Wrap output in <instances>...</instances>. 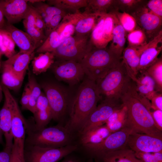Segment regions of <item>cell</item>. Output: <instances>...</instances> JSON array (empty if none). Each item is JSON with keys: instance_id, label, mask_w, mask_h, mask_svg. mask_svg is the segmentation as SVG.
<instances>
[{"instance_id": "obj_3", "label": "cell", "mask_w": 162, "mask_h": 162, "mask_svg": "<svg viewBox=\"0 0 162 162\" xmlns=\"http://www.w3.org/2000/svg\"><path fill=\"white\" fill-rule=\"evenodd\" d=\"M26 141L29 146L58 148L72 144V133L61 125L39 128L26 121Z\"/></svg>"}, {"instance_id": "obj_12", "label": "cell", "mask_w": 162, "mask_h": 162, "mask_svg": "<svg viewBox=\"0 0 162 162\" xmlns=\"http://www.w3.org/2000/svg\"><path fill=\"white\" fill-rule=\"evenodd\" d=\"M50 68L57 79L72 86L80 82L85 75L80 63L74 61L56 60Z\"/></svg>"}, {"instance_id": "obj_34", "label": "cell", "mask_w": 162, "mask_h": 162, "mask_svg": "<svg viewBox=\"0 0 162 162\" xmlns=\"http://www.w3.org/2000/svg\"><path fill=\"white\" fill-rule=\"evenodd\" d=\"M62 43L59 35L56 29L50 33L42 44L36 49V52L38 53L52 52Z\"/></svg>"}, {"instance_id": "obj_1", "label": "cell", "mask_w": 162, "mask_h": 162, "mask_svg": "<svg viewBox=\"0 0 162 162\" xmlns=\"http://www.w3.org/2000/svg\"><path fill=\"white\" fill-rule=\"evenodd\" d=\"M145 99L138 93L132 80L120 98L125 110L124 127L130 129L132 133L162 138V131L156 127L150 111L142 102Z\"/></svg>"}, {"instance_id": "obj_8", "label": "cell", "mask_w": 162, "mask_h": 162, "mask_svg": "<svg viewBox=\"0 0 162 162\" xmlns=\"http://www.w3.org/2000/svg\"><path fill=\"white\" fill-rule=\"evenodd\" d=\"M41 87L48 100L52 119L60 120L65 115L69 106L68 92L62 86L52 82L44 83Z\"/></svg>"}, {"instance_id": "obj_32", "label": "cell", "mask_w": 162, "mask_h": 162, "mask_svg": "<svg viewBox=\"0 0 162 162\" xmlns=\"http://www.w3.org/2000/svg\"><path fill=\"white\" fill-rule=\"evenodd\" d=\"M27 85L30 91V98L27 110L34 114L36 111L38 100L42 92L40 86L35 77L30 72L28 73Z\"/></svg>"}, {"instance_id": "obj_42", "label": "cell", "mask_w": 162, "mask_h": 162, "mask_svg": "<svg viewBox=\"0 0 162 162\" xmlns=\"http://www.w3.org/2000/svg\"><path fill=\"white\" fill-rule=\"evenodd\" d=\"M58 32L62 43L75 33L74 26L70 22L62 20L56 29Z\"/></svg>"}, {"instance_id": "obj_21", "label": "cell", "mask_w": 162, "mask_h": 162, "mask_svg": "<svg viewBox=\"0 0 162 162\" xmlns=\"http://www.w3.org/2000/svg\"><path fill=\"white\" fill-rule=\"evenodd\" d=\"M34 56V52L20 51L2 62V64L7 66L16 74L24 77L29 64Z\"/></svg>"}, {"instance_id": "obj_22", "label": "cell", "mask_w": 162, "mask_h": 162, "mask_svg": "<svg viewBox=\"0 0 162 162\" xmlns=\"http://www.w3.org/2000/svg\"><path fill=\"white\" fill-rule=\"evenodd\" d=\"M112 14L114 19V27L112 32V42L108 47L118 56L122 57V55L124 49L127 33L119 22L116 15Z\"/></svg>"}, {"instance_id": "obj_30", "label": "cell", "mask_w": 162, "mask_h": 162, "mask_svg": "<svg viewBox=\"0 0 162 162\" xmlns=\"http://www.w3.org/2000/svg\"><path fill=\"white\" fill-rule=\"evenodd\" d=\"M104 14H101L98 18L97 23L90 34L91 43L93 46L96 48H105L108 44L104 36Z\"/></svg>"}, {"instance_id": "obj_56", "label": "cell", "mask_w": 162, "mask_h": 162, "mask_svg": "<svg viewBox=\"0 0 162 162\" xmlns=\"http://www.w3.org/2000/svg\"><path fill=\"white\" fill-rule=\"evenodd\" d=\"M3 94L2 87V85H0V103L2 101V99Z\"/></svg>"}, {"instance_id": "obj_16", "label": "cell", "mask_w": 162, "mask_h": 162, "mask_svg": "<svg viewBox=\"0 0 162 162\" xmlns=\"http://www.w3.org/2000/svg\"><path fill=\"white\" fill-rule=\"evenodd\" d=\"M127 146L134 152H162V138L132 133L128 137Z\"/></svg>"}, {"instance_id": "obj_6", "label": "cell", "mask_w": 162, "mask_h": 162, "mask_svg": "<svg viewBox=\"0 0 162 162\" xmlns=\"http://www.w3.org/2000/svg\"><path fill=\"white\" fill-rule=\"evenodd\" d=\"M90 34L71 36L52 52L56 60H73L80 62L92 49Z\"/></svg>"}, {"instance_id": "obj_31", "label": "cell", "mask_w": 162, "mask_h": 162, "mask_svg": "<svg viewBox=\"0 0 162 162\" xmlns=\"http://www.w3.org/2000/svg\"><path fill=\"white\" fill-rule=\"evenodd\" d=\"M46 3L65 11L69 10L74 13L82 8L86 7L88 0H50L46 1Z\"/></svg>"}, {"instance_id": "obj_36", "label": "cell", "mask_w": 162, "mask_h": 162, "mask_svg": "<svg viewBox=\"0 0 162 162\" xmlns=\"http://www.w3.org/2000/svg\"><path fill=\"white\" fill-rule=\"evenodd\" d=\"M45 1H28L29 4L39 11L45 13L47 15L54 16L62 14L66 15V11L56 7L51 6L45 2Z\"/></svg>"}, {"instance_id": "obj_10", "label": "cell", "mask_w": 162, "mask_h": 162, "mask_svg": "<svg viewBox=\"0 0 162 162\" xmlns=\"http://www.w3.org/2000/svg\"><path fill=\"white\" fill-rule=\"evenodd\" d=\"M146 3L130 14L135 19L138 26L144 32L149 42L162 30V19L146 7Z\"/></svg>"}, {"instance_id": "obj_27", "label": "cell", "mask_w": 162, "mask_h": 162, "mask_svg": "<svg viewBox=\"0 0 162 162\" xmlns=\"http://www.w3.org/2000/svg\"><path fill=\"white\" fill-rule=\"evenodd\" d=\"M102 160L103 162H142L128 146L107 154Z\"/></svg>"}, {"instance_id": "obj_26", "label": "cell", "mask_w": 162, "mask_h": 162, "mask_svg": "<svg viewBox=\"0 0 162 162\" xmlns=\"http://www.w3.org/2000/svg\"><path fill=\"white\" fill-rule=\"evenodd\" d=\"M55 56L52 52L39 53L34 56L32 61V70L34 74L38 75L46 72L55 61Z\"/></svg>"}, {"instance_id": "obj_14", "label": "cell", "mask_w": 162, "mask_h": 162, "mask_svg": "<svg viewBox=\"0 0 162 162\" xmlns=\"http://www.w3.org/2000/svg\"><path fill=\"white\" fill-rule=\"evenodd\" d=\"M100 14L86 10L83 12L78 10L72 13H68L62 20L74 26V35L84 36L91 34Z\"/></svg>"}, {"instance_id": "obj_55", "label": "cell", "mask_w": 162, "mask_h": 162, "mask_svg": "<svg viewBox=\"0 0 162 162\" xmlns=\"http://www.w3.org/2000/svg\"><path fill=\"white\" fill-rule=\"evenodd\" d=\"M3 135V132L0 128V144H4L2 138Z\"/></svg>"}, {"instance_id": "obj_44", "label": "cell", "mask_w": 162, "mask_h": 162, "mask_svg": "<svg viewBox=\"0 0 162 162\" xmlns=\"http://www.w3.org/2000/svg\"><path fill=\"white\" fill-rule=\"evenodd\" d=\"M135 154L142 162H162V152H135Z\"/></svg>"}, {"instance_id": "obj_25", "label": "cell", "mask_w": 162, "mask_h": 162, "mask_svg": "<svg viewBox=\"0 0 162 162\" xmlns=\"http://www.w3.org/2000/svg\"><path fill=\"white\" fill-rule=\"evenodd\" d=\"M134 82L138 93L149 100L157 92L155 90L154 81L146 71L141 73Z\"/></svg>"}, {"instance_id": "obj_19", "label": "cell", "mask_w": 162, "mask_h": 162, "mask_svg": "<svg viewBox=\"0 0 162 162\" xmlns=\"http://www.w3.org/2000/svg\"><path fill=\"white\" fill-rule=\"evenodd\" d=\"M162 50V30L147 44L142 53L138 68V74L145 71L158 59Z\"/></svg>"}, {"instance_id": "obj_13", "label": "cell", "mask_w": 162, "mask_h": 162, "mask_svg": "<svg viewBox=\"0 0 162 162\" xmlns=\"http://www.w3.org/2000/svg\"><path fill=\"white\" fill-rule=\"evenodd\" d=\"M4 101L0 110V128L2 131L5 141V148L12 149L13 138L11 132V122L13 103L14 98L9 89L2 85Z\"/></svg>"}, {"instance_id": "obj_48", "label": "cell", "mask_w": 162, "mask_h": 162, "mask_svg": "<svg viewBox=\"0 0 162 162\" xmlns=\"http://www.w3.org/2000/svg\"><path fill=\"white\" fill-rule=\"evenodd\" d=\"M157 128L162 131V110H152L150 112Z\"/></svg>"}, {"instance_id": "obj_35", "label": "cell", "mask_w": 162, "mask_h": 162, "mask_svg": "<svg viewBox=\"0 0 162 162\" xmlns=\"http://www.w3.org/2000/svg\"><path fill=\"white\" fill-rule=\"evenodd\" d=\"M154 81L155 90L162 93V58H158L157 61L145 71Z\"/></svg>"}, {"instance_id": "obj_29", "label": "cell", "mask_w": 162, "mask_h": 162, "mask_svg": "<svg viewBox=\"0 0 162 162\" xmlns=\"http://www.w3.org/2000/svg\"><path fill=\"white\" fill-rule=\"evenodd\" d=\"M1 67L2 84L8 89L15 91L18 90L22 85L24 76L14 73L5 65L2 64Z\"/></svg>"}, {"instance_id": "obj_24", "label": "cell", "mask_w": 162, "mask_h": 162, "mask_svg": "<svg viewBox=\"0 0 162 162\" xmlns=\"http://www.w3.org/2000/svg\"><path fill=\"white\" fill-rule=\"evenodd\" d=\"M29 4L30 8L23 20V23L26 32L36 42L39 47L44 43L47 37L44 32L40 31L36 27L33 10L32 6Z\"/></svg>"}, {"instance_id": "obj_37", "label": "cell", "mask_w": 162, "mask_h": 162, "mask_svg": "<svg viewBox=\"0 0 162 162\" xmlns=\"http://www.w3.org/2000/svg\"><path fill=\"white\" fill-rule=\"evenodd\" d=\"M15 44L5 32L0 30V54L8 58L16 53Z\"/></svg>"}, {"instance_id": "obj_52", "label": "cell", "mask_w": 162, "mask_h": 162, "mask_svg": "<svg viewBox=\"0 0 162 162\" xmlns=\"http://www.w3.org/2000/svg\"><path fill=\"white\" fill-rule=\"evenodd\" d=\"M12 149L4 148L0 152V162H10Z\"/></svg>"}, {"instance_id": "obj_46", "label": "cell", "mask_w": 162, "mask_h": 162, "mask_svg": "<svg viewBox=\"0 0 162 162\" xmlns=\"http://www.w3.org/2000/svg\"><path fill=\"white\" fill-rule=\"evenodd\" d=\"M146 6L154 14L162 19V0H148Z\"/></svg>"}, {"instance_id": "obj_11", "label": "cell", "mask_w": 162, "mask_h": 162, "mask_svg": "<svg viewBox=\"0 0 162 162\" xmlns=\"http://www.w3.org/2000/svg\"><path fill=\"white\" fill-rule=\"evenodd\" d=\"M90 114L84 124L79 131L81 134L96 127L104 124L115 111L122 107L121 101L102 99Z\"/></svg>"}, {"instance_id": "obj_50", "label": "cell", "mask_w": 162, "mask_h": 162, "mask_svg": "<svg viewBox=\"0 0 162 162\" xmlns=\"http://www.w3.org/2000/svg\"><path fill=\"white\" fill-rule=\"evenodd\" d=\"M30 98V91L27 85L23 92L20 101L22 109L27 110Z\"/></svg>"}, {"instance_id": "obj_49", "label": "cell", "mask_w": 162, "mask_h": 162, "mask_svg": "<svg viewBox=\"0 0 162 162\" xmlns=\"http://www.w3.org/2000/svg\"><path fill=\"white\" fill-rule=\"evenodd\" d=\"M30 5L32 6L33 10L35 24L36 27L40 30L44 32L45 25L41 16L35 8Z\"/></svg>"}, {"instance_id": "obj_15", "label": "cell", "mask_w": 162, "mask_h": 162, "mask_svg": "<svg viewBox=\"0 0 162 162\" xmlns=\"http://www.w3.org/2000/svg\"><path fill=\"white\" fill-rule=\"evenodd\" d=\"M26 120L22 115L17 103L14 100L12 116L11 132L13 138L12 149L24 154Z\"/></svg>"}, {"instance_id": "obj_4", "label": "cell", "mask_w": 162, "mask_h": 162, "mask_svg": "<svg viewBox=\"0 0 162 162\" xmlns=\"http://www.w3.org/2000/svg\"><path fill=\"white\" fill-rule=\"evenodd\" d=\"M122 58L108 47L93 46L80 63L86 77L96 83L117 65Z\"/></svg>"}, {"instance_id": "obj_40", "label": "cell", "mask_w": 162, "mask_h": 162, "mask_svg": "<svg viewBox=\"0 0 162 162\" xmlns=\"http://www.w3.org/2000/svg\"><path fill=\"white\" fill-rule=\"evenodd\" d=\"M146 0H116V6L118 10H120L129 14L140 6L146 4Z\"/></svg>"}, {"instance_id": "obj_2", "label": "cell", "mask_w": 162, "mask_h": 162, "mask_svg": "<svg viewBox=\"0 0 162 162\" xmlns=\"http://www.w3.org/2000/svg\"><path fill=\"white\" fill-rule=\"evenodd\" d=\"M101 99L96 83L87 77L84 79L70 105V118L65 127L72 133L79 132Z\"/></svg>"}, {"instance_id": "obj_38", "label": "cell", "mask_w": 162, "mask_h": 162, "mask_svg": "<svg viewBox=\"0 0 162 162\" xmlns=\"http://www.w3.org/2000/svg\"><path fill=\"white\" fill-rule=\"evenodd\" d=\"M128 46L139 47L146 45L148 42L144 32L138 26L127 36Z\"/></svg>"}, {"instance_id": "obj_41", "label": "cell", "mask_w": 162, "mask_h": 162, "mask_svg": "<svg viewBox=\"0 0 162 162\" xmlns=\"http://www.w3.org/2000/svg\"><path fill=\"white\" fill-rule=\"evenodd\" d=\"M34 125L38 128L46 127L52 119V113L50 109L37 110L34 114Z\"/></svg>"}, {"instance_id": "obj_7", "label": "cell", "mask_w": 162, "mask_h": 162, "mask_svg": "<svg viewBox=\"0 0 162 162\" xmlns=\"http://www.w3.org/2000/svg\"><path fill=\"white\" fill-rule=\"evenodd\" d=\"M132 133L130 129L124 127L121 129L111 133L100 143L83 146L92 156L102 159L107 154L127 147L128 137Z\"/></svg>"}, {"instance_id": "obj_33", "label": "cell", "mask_w": 162, "mask_h": 162, "mask_svg": "<svg viewBox=\"0 0 162 162\" xmlns=\"http://www.w3.org/2000/svg\"><path fill=\"white\" fill-rule=\"evenodd\" d=\"M125 120V110L123 106L122 108L114 112L110 116L105 124L110 132L112 133L123 128Z\"/></svg>"}, {"instance_id": "obj_39", "label": "cell", "mask_w": 162, "mask_h": 162, "mask_svg": "<svg viewBox=\"0 0 162 162\" xmlns=\"http://www.w3.org/2000/svg\"><path fill=\"white\" fill-rule=\"evenodd\" d=\"M112 13L116 15L127 33H130L138 27L135 19L130 14L124 12H120L118 10Z\"/></svg>"}, {"instance_id": "obj_23", "label": "cell", "mask_w": 162, "mask_h": 162, "mask_svg": "<svg viewBox=\"0 0 162 162\" xmlns=\"http://www.w3.org/2000/svg\"><path fill=\"white\" fill-rule=\"evenodd\" d=\"M111 133L106 125L104 124L80 134V142L82 146L98 144L103 141Z\"/></svg>"}, {"instance_id": "obj_43", "label": "cell", "mask_w": 162, "mask_h": 162, "mask_svg": "<svg viewBox=\"0 0 162 162\" xmlns=\"http://www.w3.org/2000/svg\"><path fill=\"white\" fill-rule=\"evenodd\" d=\"M113 27L114 19L112 14L110 13L104 14V36L108 43L112 40Z\"/></svg>"}, {"instance_id": "obj_28", "label": "cell", "mask_w": 162, "mask_h": 162, "mask_svg": "<svg viewBox=\"0 0 162 162\" xmlns=\"http://www.w3.org/2000/svg\"><path fill=\"white\" fill-rule=\"evenodd\" d=\"M85 10L99 14L110 13L118 10L116 0H88Z\"/></svg>"}, {"instance_id": "obj_51", "label": "cell", "mask_w": 162, "mask_h": 162, "mask_svg": "<svg viewBox=\"0 0 162 162\" xmlns=\"http://www.w3.org/2000/svg\"><path fill=\"white\" fill-rule=\"evenodd\" d=\"M10 162H26L24 154L12 150Z\"/></svg>"}, {"instance_id": "obj_45", "label": "cell", "mask_w": 162, "mask_h": 162, "mask_svg": "<svg viewBox=\"0 0 162 162\" xmlns=\"http://www.w3.org/2000/svg\"><path fill=\"white\" fill-rule=\"evenodd\" d=\"M65 16L62 14H58L53 16L49 24L46 26L44 30V33L46 37L50 33L56 29Z\"/></svg>"}, {"instance_id": "obj_53", "label": "cell", "mask_w": 162, "mask_h": 162, "mask_svg": "<svg viewBox=\"0 0 162 162\" xmlns=\"http://www.w3.org/2000/svg\"><path fill=\"white\" fill-rule=\"evenodd\" d=\"M4 18L3 11L0 7V30L3 28L6 23Z\"/></svg>"}, {"instance_id": "obj_57", "label": "cell", "mask_w": 162, "mask_h": 162, "mask_svg": "<svg viewBox=\"0 0 162 162\" xmlns=\"http://www.w3.org/2000/svg\"><path fill=\"white\" fill-rule=\"evenodd\" d=\"M2 55L0 54V69L1 67L2 62H1V58Z\"/></svg>"}, {"instance_id": "obj_54", "label": "cell", "mask_w": 162, "mask_h": 162, "mask_svg": "<svg viewBox=\"0 0 162 162\" xmlns=\"http://www.w3.org/2000/svg\"><path fill=\"white\" fill-rule=\"evenodd\" d=\"M62 162H82L79 160L74 158H68L64 160Z\"/></svg>"}, {"instance_id": "obj_47", "label": "cell", "mask_w": 162, "mask_h": 162, "mask_svg": "<svg viewBox=\"0 0 162 162\" xmlns=\"http://www.w3.org/2000/svg\"><path fill=\"white\" fill-rule=\"evenodd\" d=\"M151 105L152 109L162 110V94L157 92L151 99Z\"/></svg>"}, {"instance_id": "obj_9", "label": "cell", "mask_w": 162, "mask_h": 162, "mask_svg": "<svg viewBox=\"0 0 162 162\" xmlns=\"http://www.w3.org/2000/svg\"><path fill=\"white\" fill-rule=\"evenodd\" d=\"M29 146L24 154L26 162H57L77 148V145L72 144L58 148Z\"/></svg>"}, {"instance_id": "obj_5", "label": "cell", "mask_w": 162, "mask_h": 162, "mask_svg": "<svg viewBox=\"0 0 162 162\" xmlns=\"http://www.w3.org/2000/svg\"><path fill=\"white\" fill-rule=\"evenodd\" d=\"M132 80L122 60L96 83L101 100L120 101Z\"/></svg>"}, {"instance_id": "obj_20", "label": "cell", "mask_w": 162, "mask_h": 162, "mask_svg": "<svg viewBox=\"0 0 162 162\" xmlns=\"http://www.w3.org/2000/svg\"><path fill=\"white\" fill-rule=\"evenodd\" d=\"M146 45L139 47L128 46L123 52L122 61L131 79L135 82L138 74V68L141 55L146 48Z\"/></svg>"}, {"instance_id": "obj_58", "label": "cell", "mask_w": 162, "mask_h": 162, "mask_svg": "<svg viewBox=\"0 0 162 162\" xmlns=\"http://www.w3.org/2000/svg\"><path fill=\"white\" fill-rule=\"evenodd\" d=\"M88 162H98V161H94L92 160H89Z\"/></svg>"}, {"instance_id": "obj_17", "label": "cell", "mask_w": 162, "mask_h": 162, "mask_svg": "<svg viewBox=\"0 0 162 162\" xmlns=\"http://www.w3.org/2000/svg\"><path fill=\"white\" fill-rule=\"evenodd\" d=\"M0 7L6 22L13 25L23 19L29 10L30 5L28 0H0Z\"/></svg>"}, {"instance_id": "obj_18", "label": "cell", "mask_w": 162, "mask_h": 162, "mask_svg": "<svg viewBox=\"0 0 162 162\" xmlns=\"http://www.w3.org/2000/svg\"><path fill=\"white\" fill-rule=\"evenodd\" d=\"M11 38L20 51L34 52L38 47L36 42L28 34L6 21L3 28L1 29Z\"/></svg>"}]
</instances>
